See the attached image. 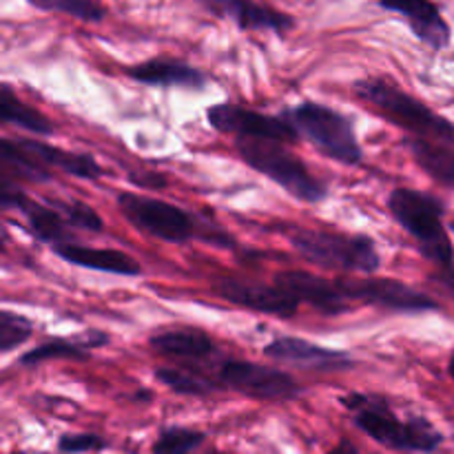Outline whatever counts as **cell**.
Segmentation results:
<instances>
[{
    "mask_svg": "<svg viewBox=\"0 0 454 454\" xmlns=\"http://www.w3.org/2000/svg\"><path fill=\"white\" fill-rule=\"evenodd\" d=\"M353 91L364 105L372 106L390 124L403 129L406 137L437 142L454 149V122L430 109L424 100L403 91L386 75L362 78L353 84Z\"/></svg>",
    "mask_w": 454,
    "mask_h": 454,
    "instance_id": "obj_1",
    "label": "cell"
},
{
    "mask_svg": "<svg viewBox=\"0 0 454 454\" xmlns=\"http://www.w3.org/2000/svg\"><path fill=\"white\" fill-rule=\"evenodd\" d=\"M341 403L353 417V424L386 448L430 454L443 443V434L434 428L433 421L419 415L399 419L390 403L380 395L350 393L341 397Z\"/></svg>",
    "mask_w": 454,
    "mask_h": 454,
    "instance_id": "obj_2",
    "label": "cell"
},
{
    "mask_svg": "<svg viewBox=\"0 0 454 454\" xmlns=\"http://www.w3.org/2000/svg\"><path fill=\"white\" fill-rule=\"evenodd\" d=\"M393 220L415 239L421 255L437 270L454 269V247L446 229V204L442 198L419 189L399 186L388 195Z\"/></svg>",
    "mask_w": 454,
    "mask_h": 454,
    "instance_id": "obj_3",
    "label": "cell"
},
{
    "mask_svg": "<svg viewBox=\"0 0 454 454\" xmlns=\"http://www.w3.org/2000/svg\"><path fill=\"white\" fill-rule=\"evenodd\" d=\"M279 118L295 131L297 140H306L324 158L344 167H359L364 162V149L350 115L322 102L304 100L284 109Z\"/></svg>",
    "mask_w": 454,
    "mask_h": 454,
    "instance_id": "obj_4",
    "label": "cell"
},
{
    "mask_svg": "<svg viewBox=\"0 0 454 454\" xmlns=\"http://www.w3.org/2000/svg\"><path fill=\"white\" fill-rule=\"evenodd\" d=\"M288 242L301 260L322 269L364 275H372L381 269L377 244L368 235L297 226L288 233Z\"/></svg>",
    "mask_w": 454,
    "mask_h": 454,
    "instance_id": "obj_5",
    "label": "cell"
},
{
    "mask_svg": "<svg viewBox=\"0 0 454 454\" xmlns=\"http://www.w3.org/2000/svg\"><path fill=\"white\" fill-rule=\"evenodd\" d=\"M235 151L247 167L262 173L282 186L288 195L306 204H317L328 198L326 182L310 173L304 160L297 158L286 145L270 140H235Z\"/></svg>",
    "mask_w": 454,
    "mask_h": 454,
    "instance_id": "obj_6",
    "label": "cell"
},
{
    "mask_svg": "<svg viewBox=\"0 0 454 454\" xmlns=\"http://www.w3.org/2000/svg\"><path fill=\"white\" fill-rule=\"evenodd\" d=\"M120 213L142 233L168 244H186L198 238L200 220L184 208L142 193H118Z\"/></svg>",
    "mask_w": 454,
    "mask_h": 454,
    "instance_id": "obj_7",
    "label": "cell"
},
{
    "mask_svg": "<svg viewBox=\"0 0 454 454\" xmlns=\"http://www.w3.org/2000/svg\"><path fill=\"white\" fill-rule=\"evenodd\" d=\"M213 372L222 390H233L260 402H291L304 393L293 375L248 359H220Z\"/></svg>",
    "mask_w": 454,
    "mask_h": 454,
    "instance_id": "obj_8",
    "label": "cell"
},
{
    "mask_svg": "<svg viewBox=\"0 0 454 454\" xmlns=\"http://www.w3.org/2000/svg\"><path fill=\"white\" fill-rule=\"evenodd\" d=\"M341 293L353 306L359 304L375 306V309L390 310V313H428V310H439V301L428 293L411 286L406 282L390 278H364L350 279L340 278Z\"/></svg>",
    "mask_w": 454,
    "mask_h": 454,
    "instance_id": "obj_9",
    "label": "cell"
},
{
    "mask_svg": "<svg viewBox=\"0 0 454 454\" xmlns=\"http://www.w3.org/2000/svg\"><path fill=\"white\" fill-rule=\"evenodd\" d=\"M207 120L215 131L233 136L235 140H270L279 145L297 142L295 131L278 115L239 106L235 102H217L207 111Z\"/></svg>",
    "mask_w": 454,
    "mask_h": 454,
    "instance_id": "obj_10",
    "label": "cell"
},
{
    "mask_svg": "<svg viewBox=\"0 0 454 454\" xmlns=\"http://www.w3.org/2000/svg\"><path fill=\"white\" fill-rule=\"evenodd\" d=\"M266 357L286 366L304 368L310 372H346L355 366L353 355L340 348L315 344L293 335H279L264 346Z\"/></svg>",
    "mask_w": 454,
    "mask_h": 454,
    "instance_id": "obj_11",
    "label": "cell"
},
{
    "mask_svg": "<svg viewBox=\"0 0 454 454\" xmlns=\"http://www.w3.org/2000/svg\"><path fill=\"white\" fill-rule=\"evenodd\" d=\"M273 284L282 288L286 295H291L297 304H309L324 317H337L353 309L341 293L337 279H326L310 270H282L275 275Z\"/></svg>",
    "mask_w": 454,
    "mask_h": 454,
    "instance_id": "obj_12",
    "label": "cell"
},
{
    "mask_svg": "<svg viewBox=\"0 0 454 454\" xmlns=\"http://www.w3.org/2000/svg\"><path fill=\"white\" fill-rule=\"evenodd\" d=\"M213 291L229 304L242 306V309L255 310V313L273 315L279 319L295 317V313L300 310V304L282 288L275 284L255 282V279L222 278L213 284Z\"/></svg>",
    "mask_w": 454,
    "mask_h": 454,
    "instance_id": "obj_13",
    "label": "cell"
},
{
    "mask_svg": "<svg viewBox=\"0 0 454 454\" xmlns=\"http://www.w3.org/2000/svg\"><path fill=\"white\" fill-rule=\"evenodd\" d=\"M195 3L211 16L233 22L242 31H270L275 35H286L297 25L291 13L260 0H195Z\"/></svg>",
    "mask_w": 454,
    "mask_h": 454,
    "instance_id": "obj_14",
    "label": "cell"
},
{
    "mask_svg": "<svg viewBox=\"0 0 454 454\" xmlns=\"http://www.w3.org/2000/svg\"><path fill=\"white\" fill-rule=\"evenodd\" d=\"M149 346L155 355L173 362V366L207 368L213 359L220 357L217 344L202 328H164L149 337Z\"/></svg>",
    "mask_w": 454,
    "mask_h": 454,
    "instance_id": "obj_15",
    "label": "cell"
},
{
    "mask_svg": "<svg viewBox=\"0 0 454 454\" xmlns=\"http://www.w3.org/2000/svg\"><path fill=\"white\" fill-rule=\"evenodd\" d=\"M377 7L402 16L412 35L426 47L442 51L450 44L452 29L434 0H377Z\"/></svg>",
    "mask_w": 454,
    "mask_h": 454,
    "instance_id": "obj_16",
    "label": "cell"
},
{
    "mask_svg": "<svg viewBox=\"0 0 454 454\" xmlns=\"http://www.w3.org/2000/svg\"><path fill=\"white\" fill-rule=\"evenodd\" d=\"M124 74L140 84L162 89L202 91L208 84V75L200 67L177 60V58H149V60L137 62V65L124 67Z\"/></svg>",
    "mask_w": 454,
    "mask_h": 454,
    "instance_id": "obj_17",
    "label": "cell"
},
{
    "mask_svg": "<svg viewBox=\"0 0 454 454\" xmlns=\"http://www.w3.org/2000/svg\"><path fill=\"white\" fill-rule=\"evenodd\" d=\"M60 260L67 264H74L78 269L96 270V273H109V275H122V278H137L142 275L140 262L133 260L129 253L120 251V248H96L87 247V244L71 242L60 244V247L51 248Z\"/></svg>",
    "mask_w": 454,
    "mask_h": 454,
    "instance_id": "obj_18",
    "label": "cell"
},
{
    "mask_svg": "<svg viewBox=\"0 0 454 454\" xmlns=\"http://www.w3.org/2000/svg\"><path fill=\"white\" fill-rule=\"evenodd\" d=\"M111 337L105 331H87L82 335L69 337V340H49L35 346L29 353L18 359L20 366H38V364L53 362V359H69V362H87L91 359V350L109 346Z\"/></svg>",
    "mask_w": 454,
    "mask_h": 454,
    "instance_id": "obj_19",
    "label": "cell"
},
{
    "mask_svg": "<svg viewBox=\"0 0 454 454\" xmlns=\"http://www.w3.org/2000/svg\"><path fill=\"white\" fill-rule=\"evenodd\" d=\"M22 145L51 173L62 171L71 177H80V180H98L105 173L89 153H75V151L60 149V146L43 140H22Z\"/></svg>",
    "mask_w": 454,
    "mask_h": 454,
    "instance_id": "obj_20",
    "label": "cell"
},
{
    "mask_svg": "<svg viewBox=\"0 0 454 454\" xmlns=\"http://www.w3.org/2000/svg\"><path fill=\"white\" fill-rule=\"evenodd\" d=\"M0 124L3 127L22 129V131H29L34 136L44 137L56 133L53 120L47 118L43 111L27 105L7 82H0Z\"/></svg>",
    "mask_w": 454,
    "mask_h": 454,
    "instance_id": "obj_21",
    "label": "cell"
},
{
    "mask_svg": "<svg viewBox=\"0 0 454 454\" xmlns=\"http://www.w3.org/2000/svg\"><path fill=\"white\" fill-rule=\"evenodd\" d=\"M0 177L16 182V184L18 182L47 184L53 180V173L27 151L22 140L0 137Z\"/></svg>",
    "mask_w": 454,
    "mask_h": 454,
    "instance_id": "obj_22",
    "label": "cell"
},
{
    "mask_svg": "<svg viewBox=\"0 0 454 454\" xmlns=\"http://www.w3.org/2000/svg\"><path fill=\"white\" fill-rule=\"evenodd\" d=\"M20 215L25 217L27 231H29L38 242L47 244L49 248H56L60 247V244L78 242L74 231H71L69 226H67V222L60 217V213L53 207H49L47 202L29 200L27 207L20 211Z\"/></svg>",
    "mask_w": 454,
    "mask_h": 454,
    "instance_id": "obj_23",
    "label": "cell"
},
{
    "mask_svg": "<svg viewBox=\"0 0 454 454\" xmlns=\"http://www.w3.org/2000/svg\"><path fill=\"white\" fill-rule=\"evenodd\" d=\"M403 145L426 176L442 186L454 189V149L437 142L415 140V137H403Z\"/></svg>",
    "mask_w": 454,
    "mask_h": 454,
    "instance_id": "obj_24",
    "label": "cell"
},
{
    "mask_svg": "<svg viewBox=\"0 0 454 454\" xmlns=\"http://www.w3.org/2000/svg\"><path fill=\"white\" fill-rule=\"evenodd\" d=\"M155 380L176 395H184V397H207V395L222 390L215 375H211L204 368L160 366L155 368Z\"/></svg>",
    "mask_w": 454,
    "mask_h": 454,
    "instance_id": "obj_25",
    "label": "cell"
},
{
    "mask_svg": "<svg viewBox=\"0 0 454 454\" xmlns=\"http://www.w3.org/2000/svg\"><path fill=\"white\" fill-rule=\"evenodd\" d=\"M31 7L47 13H62L82 22H102L109 13L100 0H27Z\"/></svg>",
    "mask_w": 454,
    "mask_h": 454,
    "instance_id": "obj_26",
    "label": "cell"
},
{
    "mask_svg": "<svg viewBox=\"0 0 454 454\" xmlns=\"http://www.w3.org/2000/svg\"><path fill=\"white\" fill-rule=\"evenodd\" d=\"M47 204L60 213V217L67 222L69 229L89 231V233H102V231H105V222H102V217L98 215L89 204L80 202V200L58 198V200H47Z\"/></svg>",
    "mask_w": 454,
    "mask_h": 454,
    "instance_id": "obj_27",
    "label": "cell"
},
{
    "mask_svg": "<svg viewBox=\"0 0 454 454\" xmlns=\"http://www.w3.org/2000/svg\"><path fill=\"white\" fill-rule=\"evenodd\" d=\"M204 442H207V434L200 430L171 426V428H164L155 439L153 454H193Z\"/></svg>",
    "mask_w": 454,
    "mask_h": 454,
    "instance_id": "obj_28",
    "label": "cell"
},
{
    "mask_svg": "<svg viewBox=\"0 0 454 454\" xmlns=\"http://www.w3.org/2000/svg\"><path fill=\"white\" fill-rule=\"evenodd\" d=\"M34 335V322L13 310L0 309V353L20 348Z\"/></svg>",
    "mask_w": 454,
    "mask_h": 454,
    "instance_id": "obj_29",
    "label": "cell"
},
{
    "mask_svg": "<svg viewBox=\"0 0 454 454\" xmlns=\"http://www.w3.org/2000/svg\"><path fill=\"white\" fill-rule=\"evenodd\" d=\"M106 448V442L98 434L80 433V434H65L58 442V450L65 454H82V452H96Z\"/></svg>",
    "mask_w": 454,
    "mask_h": 454,
    "instance_id": "obj_30",
    "label": "cell"
},
{
    "mask_svg": "<svg viewBox=\"0 0 454 454\" xmlns=\"http://www.w3.org/2000/svg\"><path fill=\"white\" fill-rule=\"evenodd\" d=\"M29 195L25 193L20 184L12 180H4L0 177V211H18L20 213L22 208L27 207L29 202Z\"/></svg>",
    "mask_w": 454,
    "mask_h": 454,
    "instance_id": "obj_31",
    "label": "cell"
},
{
    "mask_svg": "<svg viewBox=\"0 0 454 454\" xmlns=\"http://www.w3.org/2000/svg\"><path fill=\"white\" fill-rule=\"evenodd\" d=\"M428 282L433 284V286H437L443 295L450 297V300L454 301V269L434 270V273H430Z\"/></svg>",
    "mask_w": 454,
    "mask_h": 454,
    "instance_id": "obj_32",
    "label": "cell"
},
{
    "mask_svg": "<svg viewBox=\"0 0 454 454\" xmlns=\"http://www.w3.org/2000/svg\"><path fill=\"white\" fill-rule=\"evenodd\" d=\"M146 176L149 177H145V173H140V176H137V173H133L129 180L136 182L137 186H145V189H151V191L164 189V186H167V180H164V176H160V173H146Z\"/></svg>",
    "mask_w": 454,
    "mask_h": 454,
    "instance_id": "obj_33",
    "label": "cell"
},
{
    "mask_svg": "<svg viewBox=\"0 0 454 454\" xmlns=\"http://www.w3.org/2000/svg\"><path fill=\"white\" fill-rule=\"evenodd\" d=\"M328 454H359V450H357V446H355L353 442H341V443H337L335 448H333L331 452Z\"/></svg>",
    "mask_w": 454,
    "mask_h": 454,
    "instance_id": "obj_34",
    "label": "cell"
},
{
    "mask_svg": "<svg viewBox=\"0 0 454 454\" xmlns=\"http://www.w3.org/2000/svg\"><path fill=\"white\" fill-rule=\"evenodd\" d=\"M7 244H9V233L3 224H0V253L7 251Z\"/></svg>",
    "mask_w": 454,
    "mask_h": 454,
    "instance_id": "obj_35",
    "label": "cell"
},
{
    "mask_svg": "<svg viewBox=\"0 0 454 454\" xmlns=\"http://www.w3.org/2000/svg\"><path fill=\"white\" fill-rule=\"evenodd\" d=\"M448 375H450V380L454 381V350H452L450 359H448Z\"/></svg>",
    "mask_w": 454,
    "mask_h": 454,
    "instance_id": "obj_36",
    "label": "cell"
},
{
    "mask_svg": "<svg viewBox=\"0 0 454 454\" xmlns=\"http://www.w3.org/2000/svg\"><path fill=\"white\" fill-rule=\"evenodd\" d=\"M450 229H452V233H454V220L450 222Z\"/></svg>",
    "mask_w": 454,
    "mask_h": 454,
    "instance_id": "obj_37",
    "label": "cell"
},
{
    "mask_svg": "<svg viewBox=\"0 0 454 454\" xmlns=\"http://www.w3.org/2000/svg\"><path fill=\"white\" fill-rule=\"evenodd\" d=\"M211 454H215V452H211Z\"/></svg>",
    "mask_w": 454,
    "mask_h": 454,
    "instance_id": "obj_38",
    "label": "cell"
}]
</instances>
